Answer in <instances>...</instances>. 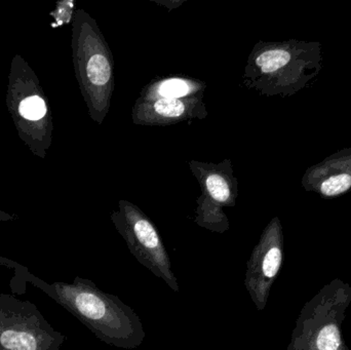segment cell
Segmentation results:
<instances>
[{
	"instance_id": "1",
	"label": "cell",
	"mask_w": 351,
	"mask_h": 350,
	"mask_svg": "<svg viewBox=\"0 0 351 350\" xmlns=\"http://www.w3.org/2000/svg\"><path fill=\"white\" fill-rule=\"evenodd\" d=\"M321 68L319 42L258 41L247 57L243 84L261 96L286 98L303 90Z\"/></svg>"
},
{
	"instance_id": "2",
	"label": "cell",
	"mask_w": 351,
	"mask_h": 350,
	"mask_svg": "<svg viewBox=\"0 0 351 350\" xmlns=\"http://www.w3.org/2000/svg\"><path fill=\"white\" fill-rule=\"evenodd\" d=\"M351 304V286L340 279L324 286L305 303L289 350H350L342 324Z\"/></svg>"
},
{
	"instance_id": "3",
	"label": "cell",
	"mask_w": 351,
	"mask_h": 350,
	"mask_svg": "<svg viewBox=\"0 0 351 350\" xmlns=\"http://www.w3.org/2000/svg\"><path fill=\"white\" fill-rule=\"evenodd\" d=\"M78 25V74L90 116L101 125L110 111L114 92V60L104 35L92 18L82 14Z\"/></svg>"
},
{
	"instance_id": "4",
	"label": "cell",
	"mask_w": 351,
	"mask_h": 350,
	"mask_svg": "<svg viewBox=\"0 0 351 350\" xmlns=\"http://www.w3.org/2000/svg\"><path fill=\"white\" fill-rule=\"evenodd\" d=\"M53 333L34 306L0 297V350H55Z\"/></svg>"
},
{
	"instance_id": "5",
	"label": "cell",
	"mask_w": 351,
	"mask_h": 350,
	"mask_svg": "<svg viewBox=\"0 0 351 350\" xmlns=\"http://www.w3.org/2000/svg\"><path fill=\"white\" fill-rule=\"evenodd\" d=\"M188 164L202 191L197 199L198 221L202 224L224 221L222 208L233 207L239 193L232 162L230 160L219 164L191 160Z\"/></svg>"
},
{
	"instance_id": "6",
	"label": "cell",
	"mask_w": 351,
	"mask_h": 350,
	"mask_svg": "<svg viewBox=\"0 0 351 350\" xmlns=\"http://www.w3.org/2000/svg\"><path fill=\"white\" fill-rule=\"evenodd\" d=\"M204 95L185 98H138L132 109V119L137 125L167 127L206 118L208 112Z\"/></svg>"
},
{
	"instance_id": "7",
	"label": "cell",
	"mask_w": 351,
	"mask_h": 350,
	"mask_svg": "<svg viewBox=\"0 0 351 350\" xmlns=\"http://www.w3.org/2000/svg\"><path fill=\"white\" fill-rule=\"evenodd\" d=\"M305 190L335 199L351 190V149L340 150L311 166L302 178Z\"/></svg>"
},
{
	"instance_id": "8",
	"label": "cell",
	"mask_w": 351,
	"mask_h": 350,
	"mask_svg": "<svg viewBox=\"0 0 351 350\" xmlns=\"http://www.w3.org/2000/svg\"><path fill=\"white\" fill-rule=\"evenodd\" d=\"M259 293L265 301L272 282L280 273L282 263V232L278 218H274L264 232L259 248Z\"/></svg>"
},
{
	"instance_id": "9",
	"label": "cell",
	"mask_w": 351,
	"mask_h": 350,
	"mask_svg": "<svg viewBox=\"0 0 351 350\" xmlns=\"http://www.w3.org/2000/svg\"><path fill=\"white\" fill-rule=\"evenodd\" d=\"M206 90V84L202 80L186 76H166L146 84L140 92L139 98H185L204 94Z\"/></svg>"
},
{
	"instance_id": "10",
	"label": "cell",
	"mask_w": 351,
	"mask_h": 350,
	"mask_svg": "<svg viewBox=\"0 0 351 350\" xmlns=\"http://www.w3.org/2000/svg\"><path fill=\"white\" fill-rule=\"evenodd\" d=\"M19 110L24 118L29 121H38L47 113V106L43 99L34 96L22 101Z\"/></svg>"
},
{
	"instance_id": "11",
	"label": "cell",
	"mask_w": 351,
	"mask_h": 350,
	"mask_svg": "<svg viewBox=\"0 0 351 350\" xmlns=\"http://www.w3.org/2000/svg\"><path fill=\"white\" fill-rule=\"evenodd\" d=\"M154 3L158 4V5H162L166 6V8H169V12H171V10H174V8H177L178 6L181 5L182 3H183V1H156V0H154Z\"/></svg>"
}]
</instances>
